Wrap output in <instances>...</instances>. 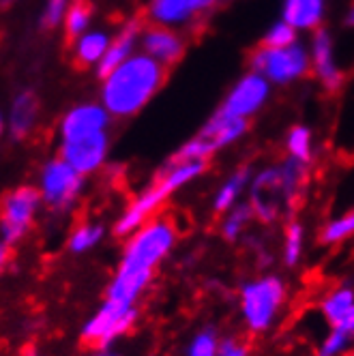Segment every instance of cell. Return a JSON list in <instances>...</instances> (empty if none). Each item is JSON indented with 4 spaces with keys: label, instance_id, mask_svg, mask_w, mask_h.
I'll return each instance as SVG.
<instances>
[{
    "label": "cell",
    "instance_id": "cell-19",
    "mask_svg": "<svg viewBox=\"0 0 354 356\" xmlns=\"http://www.w3.org/2000/svg\"><path fill=\"white\" fill-rule=\"evenodd\" d=\"M37 110H39V104H37L33 92H22L15 99L13 110H11V134H13V138L22 140L31 134L33 124L37 120Z\"/></svg>",
    "mask_w": 354,
    "mask_h": 356
},
{
    "label": "cell",
    "instance_id": "cell-12",
    "mask_svg": "<svg viewBox=\"0 0 354 356\" xmlns=\"http://www.w3.org/2000/svg\"><path fill=\"white\" fill-rule=\"evenodd\" d=\"M309 58H312V69L316 73V78L326 90H339L344 78H341V69L335 60V43L328 31L318 29L314 31L312 45H309Z\"/></svg>",
    "mask_w": 354,
    "mask_h": 356
},
{
    "label": "cell",
    "instance_id": "cell-38",
    "mask_svg": "<svg viewBox=\"0 0 354 356\" xmlns=\"http://www.w3.org/2000/svg\"><path fill=\"white\" fill-rule=\"evenodd\" d=\"M350 356H354V352H352V354H350Z\"/></svg>",
    "mask_w": 354,
    "mask_h": 356
},
{
    "label": "cell",
    "instance_id": "cell-1",
    "mask_svg": "<svg viewBox=\"0 0 354 356\" xmlns=\"http://www.w3.org/2000/svg\"><path fill=\"white\" fill-rule=\"evenodd\" d=\"M176 243V227L168 219H150L124 245L118 270L108 288V298L136 305L148 288L157 266L170 256Z\"/></svg>",
    "mask_w": 354,
    "mask_h": 356
},
{
    "label": "cell",
    "instance_id": "cell-8",
    "mask_svg": "<svg viewBox=\"0 0 354 356\" xmlns=\"http://www.w3.org/2000/svg\"><path fill=\"white\" fill-rule=\"evenodd\" d=\"M82 187H84V176L78 170H73L63 157L45 163L41 172L39 193L49 209L54 211L71 209L75 204V200L80 197Z\"/></svg>",
    "mask_w": 354,
    "mask_h": 356
},
{
    "label": "cell",
    "instance_id": "cell-35",
    "mask_svg": "<svg viewBox=\"0 0 354 356\" xmlns=\"http://www.w3.org/2000/svg\"><path fill=\"white\" fill-rule=\"evenodd\" d=\"M22 356H37V352H35V350H26Z\"/></svg>",
    "mask_w": 354,
    "mask_h": 356
},
{
    "label": "cell",
    "instance_id": "cell-15",
    "mask_svg": "<svg viewBox=\"0 0 354 356\" xmlns=\"http://www.w3.org/2000/svg\"><path fill=\"white\" fill-rule=\"evenodd\" d=\"M142 22L140 19H131L124 24V29L112 39L108 52L101 58V63L97 65V75L101 80L108 78V75L118 69L124 60L131 58L136 52V45L140 43V35H142Z\"/></svg>",
    "mask_w": 354,
    "mask_h": 356
},
{
    "label": "cell",
    "instance_id": "cell-11",
    "mask_svg": "<svg viewBox=\"0 0 354 356\" xmlns=\"http://www.w3.org/2000/svg\"><path fill=\"white\" fill-rule=\"evenodd\" d=\"M112 114L99 104H82L69 110L61 122L63 142H75L101 131H108Z\"/></svg>",
    "mask_w": 354,
    "mask_h": 356
},
{
    "label": "cell",
    "instance_id": "cell-7",
    "mask_svg": "<svg viewBox=\"0 0 354 356\" xmlns=\"http://www.w3.org/2000/svg\"><path fill=\"white\" fill-rule=\"evenodd\" d=\"M41 193L35 187H17L0 200V241L9 247L29 234L41 207Z\"/></svg>",
    "mask_w": 354,
    "mask_h": 356
},
{
    "label": "cell",
    "instance_id": "cell-21",
    "mask_svg": "<svg viewBox=\"0 0 354 356\" xmlns=\"http://www.w3.org/2000/svg\"><path fill=\"white\" fill-rule=\"evenodd\" d=\"M90 15H92V7L88 0H73L71 7L65 13V41L73 43L78 41L84 31L90 24Z\"/></svg>",
    "mask_w": 354,
    "mask_h": 356
},
{
    "label": "cell",
    "instance_id": "cell-33",
    "mask_svg": "<svg viewBox=\"0 0 354 356\" xmlns=\"http://www.w3.org/2000/svg\"><path fill=\"white\" fill-rule=\"evenodd\" d=\"M344 22H346V26L348 29H352L354 31V3L348 7V11H346V17H344Z\"/></svg>",
    "mask_w": 354,
    "mask_h": 356
},
{
    "label": "cell",
    "instance_id": "cell-27",
    "mask_svg": "<svg viewBox=\"0 0 354 356\" xmlns=\"http://www.w3.org/2000/svg\"><path fill=\"white\" fill-rule=\"evenodd\" d=\"M219 343L213 328H202L189 341L185 356H219Z\"/></svg>",
    "mask_w": 354,
    "mask_h": 356
},
{
    "label": "cell",
    "instance_id": "cell-29",
    "mask_svg": "<svg viewBox=\"0 0 354 356\" xmlns=\"http://www.w3.org/2000/svg\"><path fill=\"white\" fill-rule=\"evenodd\" d=\"M354 341V337H350L346 330H341L339 326H333L331 333L324 337V341L318 348V356H341L350 343Z\"/></svg>",
    "mask_w": 354,
    "mask_h": 356
},
{
    "label": "cell",
    "instance_id": "cell-13",
    "mask_svg": "<svg viewBox=\"0 0 354 356\" xmlns=\"http://www.w3.org/2000/svg\"><path fill=\"white\" fill-rule=\"evenodd\" d=\"M211 9L209 0H150L146 17L150 24L168 29H181L198 15Z\"/></svg>",
    "mask_w": 354,
    "mask_h": 356
},
{
    "label": "cell",
    "instance_id": "cell-24",
    "mask_svg": "<svg viewBox=\"0 0 354 356\" xmlns=\"http://www.w3.org/2000/svg\"><path fill=\"white\" fill-rule=\"evenodd\" d=\"M303 249H305V227L300 221H290L284 232V262L294 268L303 260Z\"/></svg>",
    "mask_w": 354,
    "mask_h": 356
},
{
    "label": "cell",
    "instance_id": "cell-3",
    "mask_svg": "<svg viewBox=\"0 0 354 356\" xmlns=\"http://www.w3.org/2000/svg\"><path fill=\"white\" fill-rule=\"evenodd\" d=\"M204 170H207V161H183V163L168 161L166 168L159 172L157 181L150 187H146L131 204L124 209V213L118 217L114 225V232L118 236H131L144 223L153 219V215L163 207V202L174 191L189 185L193 178H198Z\"/></svg>",
    "mask_w": 354,
    "mask_h": 356
},
{
    "label": "cell",
    "instance_id": "cell-23",
    "mask_svg": "<svg viewBox=\"0 0 354 356\" xmlns=\"http://www.w3.org/2000/svg\"><path fill=\"white\" fill-rule=\"evenodd\" d=\"M286 148H288V157L300 163H309L312 161V152H314V144H312V131L307 127L296 124L288 131L286 136Z\"/></svg>",
    "mask_w": 354,
    "mask_h": 356
},
{
    "label": "cell",
    "instance_id": "cell-36",
    "mask_svg": "<svg viewBox=\"0 0 354 356\" xmlns=\"http://www.w3.org/2000/svg\"><path fill=\"white\" fill-rule=\"evenodd\" d=\"M217 3H219V0H209V5H211V9H213V7H215Z\"/></svg>",
    "mask_w": 354,
    "mask_h": 356
},
{
    "label": "cell",
    "instance_id": "cell-26",
    "mask_svg": "<svg viewBox=\"0 0 354 356\" xmlns=\"http://www.w3.org/2000/svg\"><path fill=\"white\" fill-rule=\"evenodd\" d=\"M350 236H354V209L348 211L346 215L333 219V221H328L320 232V243L322 245H337Z\"/></svg>",
    "mask_w": 354,
    "mask_h": 356
},
{
    "label": "cell",
    "instance_id": "cell-34",
    "mask_svg": "<svg viewBox=\"0 0 354 356\" xmlns=\"http://www.w3.org/2000/svg\"><path fill=\"white\" fill-rule=\"evenodd\" d=\"M97 356H118V354H114V352H110V350H101Z\"/></svg>",
    "mask_w": 354,
    "mask_h": 356
},
{
    "label": "cell",
    "instance_id": "cell-4",
    "mask_svg": "<svg viewBox=\"0 0 354 356\" xmlns=\"http://www.w3.org/2000/svg\"><path fill=\"white\" fill-rule=\"evenodd\" d=\"M286 300V284L266 275L251 279L241 288V314L251 333H264L280 316Z\"/></svg>",
    "mask_w": 354,
    "mask_h": 356
},
{
    "label": "cell",
    "instance_id": "cell-2",
    "mask_svg": "<svg viewBox=\"0 0 354 356\" xmlns=\"http://www.w3.org/2000/svg\"><path fill=\"white\" fill-rule=\"evenodd\" d=\"M168 67L148 54H134L104 78L101 104L114 118L138 114L163 86Z\"/></svg>",
    "mask_w": 354,
    "mask_h": 356
},
{
    "label": "cell",
    "instance_id": "cell-28",
    "mask_svg": "<svg viewBox=\"0 0 354 356\" xmlns=\"http://www.w3.org/2000/svg\"><path fill=\"white\" fill-rule=\"evenodd\" d=\"M296 33L288 22L280 19L275 22L273 26L266 31L264 39H262V45L264 47H288V45H294L296 43Z\"/></svg>",
    "mask_w": 354,
    "mask_h": 356
},
{
    "label": "cell",
    "instance_id": "cell-17",
    "mask_svg": "<svg viewBox=\"0 0 354 356\" xmlns=\"http://www.w3.org/2000/svg\"><path fill=\"white\" fill-rule=\"evenodd\" d=\"M249 183H251V172L247 168H241L234 174L227 176L225 183L215 193L213 211L215 213H227L230 209H234L239 204V200H241V195H243V191L247 189Z\"/></svg>",
    "mask_w": 354,
    "mask_h": 356
},
{
    "label": "cell",
    "instance_id": "cell-30",
    "mask_svg": "<svg viewBox=\"0 0 354 356\" xmlns=\"http://www.w3.org/2000/svg\"><path fill=\"white\" fill-rule=\"evenodd\" d=\"M249 350L243 341L239 339H221L219 343V356H247Z\"/></svg>",
    "mask_w": 354,
    "mask_h": 356
},
{
    "label": "cell",
    "instance_id": "cell-31",
    "mask_svg": "<svg viewBox=\"0 0 354 356\" xmlns=\"http://www.w3.org/2000/svg\"><path fill=\"white\" fill-rule=\"evenodd\" d=\"M333 326H339L341 330H346V333H348L350 337H354V307H352L337 324H333Z\"/></svg>",
    "mask_w": 354,
    "mask_h": 356
},
{
    "label": "cell",
    "instance_id": "cell-32",
    "mask_svg": "<svg viewBox=\"0 0 354 356\" xmlns=\"http://www.w3.org/2000/svg\"><path fill=\"white\" fill-rule=\"evenodd\" d=\"M7 262H9V245L0 241V273L5 270Z\"/></svg>",
    "mask_w": 354,
    "mask_h": 356
},
{
    "label": "cell",
    "instance_id": "cell-10",
    "mask_svg": "<svg viewBox=\"0 0 354 356\" xmlns=\"http://www.w3.org/2000/svg\"><path fill=\"white\" fill-rule=\"evenodd\" d=\"M110 150V138L108 131H101L75 142H63L61 146V157L82 176L97 172L104 165Z\"/></svg>",
    "mask_w": 354,
    "mask_h": 356
},
{
    "label": "cell",
    "instance_id": "cell-20",
    "mask_svg": "<svg viewBox=\"0 0 354 356\" xmlns=\"http://www.w3.org/2000/svg\"><path fill=\"white\" fill-rule=\"evenodd\" d=\"M352 307H354V290L348 286L331 290L320 300V312L328 322H331V326L337 324Z\"/></svg>",
    "mask_w": 354,
    "mask_h": 356
},
{
    "label": "cell",
    "instance_id": "cell-9",
    "mask_svg": "<svg viewBox=\"0 0 354 356\" xmlns=\"http://www.w3.org/2000/svg\"><path fill=\"white\" fill-rule=\"evenodd\" d=\"M268 95H271V82L264 75L249 71L230 88V92L225 95L219 112L232 118L249 120L264 108Z\"/></svg>",
    "mask_w": 354,
    "mask_h": 356
},
{
    "label": "cell",
    "instance_id": "cell-37",
    "mask_svg": "<svg viewBox=\"0 0 354 356\" xmlns=\"http://www.w3.org/2000/svg\"><path fill=\"white\" fill-rule=\"evenodd\" d=\"M0 131H3V118H0Z\"/></svg>",
    "mask_w": 354,
    "mask_h": 356
},
{
    "label": "cell",
    "instance_id": "cell-22",
    "mask_svg": "<svg viewBox=\"0 0 354 356\" xmlns=\"http://www.w3.org/2000/svg\"><path fill=\"white\" fill-rule=\"evenodd\" d=\"M254 209H251V204H243V202H239V204L234 209H230L225 213L223 221H221V234L223 238L227 241H236L243 236V232L247 230V225L251 223V219H254Z\"/></svg>",
    "mask_w": 354,
    "mask_h": 356
},
{
    "label": "cell",
    "instance_id": "cell-14",
    "mask_svg": "<svg viewBox=\"0 0 354 356\" xmlns=\"http://www.w3.org/2000/svg\"><path fill=\"white\" fill-rule=\"evenodd\" d=\"M140 45L144 54L159 60L166 67L179 63L185 52V39L181 37V33L176 29L157 26V24H150L148 29L142 31Z\"/></svg>",
    "mask_w": 354,
    "mask_h": 356
},
{
    "label": "cell",
    "instance_id": "cell-25",
    "mask_svg": "<svg viewBox=\"0 0 354 356\" xmlns=\"http://www.w3.org/2000/svg\"><path fill=\"white\" fill-rule=\"evenodd\" d=\"M104 238V227L99 223H82L78 225L69 236V249L73 253H86L97 247Z\"/></svg>",
    "mask_w": 354,
    "mask_h": 356
},
{
    "label": "cell",
    "instance_id": "cell-6",
    "mask_svg": "<svg viewBox=\"0 0 354 356\" xmlns=\"http://www.w3.org/2000/svg\"><path fill=\"white\" fill-rule=\"evenodd\" d=\"M136 320H138L136 305L106 298V302L84 324L82 341L99 350H108V346H112L118 337L129 333Z\"/></svg>",
    "mask_w": 354,
    "mask_h": 356
},
{
    "label": "cell",
    "instance_id": "cell-18",
    "mask_svg": "<svg viewBox=\"0 0 354 356\" xmlns=\"http://www.w3.org/2000/svg\"><path fill=\"white\" fill-rule=\"evenodd\" d=\"M110 37L104 31H92L86 33L78 39L75 43V65L80 67H88V65H99L104 54L110 47Z\"/></svg>",
    "mask_w": 354,
    "mask_h": 356
},
{
    "label": "cell",
    "instance_id": "cell-16",
    "mask_svg": "<svg viewBox=\"0 0 354 356\" xmlns=\"http://www.w3.org/2000/svg\"><path fill=\"white\" fill-rule=\"evenodd\" d=\"M326 0H284L282 19L294 31H318L324 19Z\"/></svg>",
    "mask_w": 354,
    "mask_h": 356
},
{
    "label": "cell",
    "instance_id": "cell-5",
    "mask_svg": "<svg viewBox=\"0 0 354 356\" xmlns=\"http://www.w3.org/2000/svg\"><path fill=\"white\" fill-rule=\"evenodd\" d=\"M251 71H256L271 82V84H292L300 80L312 69L309 49L300 43L288 47H264L260 45L251 54Z\"/></svg>",
    "mask_w": 354,
    "mask_h": 356
}]
</instances>
